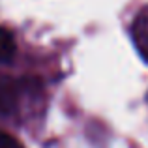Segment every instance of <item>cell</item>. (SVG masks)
Masks as SVG:
<instances>
[{"mask_svg": "<svg viewBox=\"0 0 148 148\" xmlns=\"http://www.w3.org/2000/svg\"><path fill=\"white\" fill-rule=\"evenodd\" d=\"M40 92V83L30 77L0 75V118H15Z\"/></svg>", "mask_w": 148, "mask_h": 148, "instance_id": "cell-1", "label": "cell"}, {"mask_svg": "<svg viewBox=\"0 0 148 148\" xmlns=\"http://www.w3.org/2000/svg\"><path fill=\"white\" fill-rule=\"evenodd\" d=\"M131 36H133L135 47L139 49L141 56L148 62V6L137 15L131 26Z\"/></svg>", "mask_w": 148, "mask_h": 148, "instance_id": "cell-2", "label": "cell"}, {"mask_svg": "<svg viewBox=\"0 0 148 148\" xmlns=\"http://www.w3.org/2000/svg\"><path fill=\"white\" fill-rule=\"evenodd\" d=\"M15 56V40L10 30L0 26V64H6Z\"/></svg>", "mask_w": 148, "mask_h": 148, "instance_id": "cell-3", "label": "cell"}, {"mask_svg": "<svg viewBox=\"0 0 148 148\" xmlns=\"http://www.w3.org/2000/svg\"><path fill=\"white\" fill-rule=\"evenodd\" d=\"M0 148H25V146H23L21 141H17L13 135H10L8 131L0 130Z\"/></svg>", "mask_w": 148, "mask_h": 148, "instance_id": "cell-4", "label": "cell"}]
</instances>
